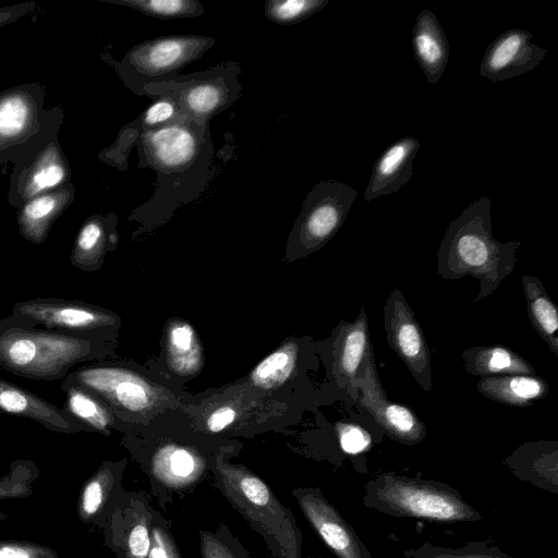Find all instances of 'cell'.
Instances as JSON below:
<instances>
[{"label":"cell","instance_id":"1","mask_svg":"<svg viewBox=\"0 0 558 558\" xmlns=\"http://www.w3.org/2000/svg\"><path fill=\"white\" fill-rule=\"evenodd\" d=\"M138 167L157 174L153 196L136 207L130 219L169 218L206 190L214 175L215 156L209 123L183 116L173 123L145 132L134 142Z\"/></svg>","mask_w":558,"mask_h":558},{"label":"cell","instance_id":"2","mask_svg":"<svg viewBox=\"0 0 558 558\" xmlns=\"http://www.w3.org/2000/svg\"><path fill=\"white\" fill-rule=\"evenodd\" d=\"M489 196L471 203L453 219L437 252L436 274L446 280L474 277L480 289L474 302L493 294L514 270L519 241L501 243L492 232Z\"/></svg>","mask_w":558,"mask_h":558},{"label":"cell","instance_id":"3","mask_svg":"<svg viewBox=\"0 0 558 558\" xmlns=\"http://www.w3.org/2000/svg\"><path fill=\"white\" fill-rule=\"evenodd\" d=\"M95 353L96 344L89 338L25 326L11 317L0 322V366L14 375L64 379L75 365Z\"/></svg>","mask_w":558,"mask_h":558},{"label":"cell","instance_id":"4","mask_svg":"<svg viewBox=\"0 0 558 558\" xmlns=\"http://www.w3.org/2000/svg\"><path fill=\"white\" fill-rule=\"evenodd\" d=\"M217 487L265 539L274 558H301L302 533L293 513L269 486L243 465L219 460Z\"/></svg>","mask_w":558,"mask_h":558},{"label":"cell","instance_id":"5","mask_svg":"<svg viewBox=\"0 0 558 558\" xmlns=\"http://www.w3.org/2000/svg\"><path fill=\"white\" fill-rule=\"evenodd\" d=\"M365 507L398 518L436 522H474L482 519L460 493L448 484L383 473L371 480L363 496Z\"/></svg>","mask_w":558,"mask_h":558},{"label":"cell","instance_id":"6","mask_svg":"<svg viewBox=\"0 0 558 558\" xmlns=\"http://www.w3.org/2000/svg\"><path fill=\"white\" fill-rule=\"evenodd\" d=\"M45 87L38 83L0 93V165H23L58 137L64 111L61 106L45 108Z\"/></svg>","mask_w":558,"mask_h":558},{"label":"cell","instance_id":"7","mask_svg":"<svg viewBox=\"0 0 558 558\" xmlns=\"http://www.w3.org/2000/svg\"><path fill=\"white\" fill-rule=\"evenodd\" d=\"M216 40L204 35L159 36L134 45L119 61L111 62L133 94L144 95L147 84L172 80L180 70L201 59Z\"/></svg>","mask_w":558,"mask_h":558},{"label":"cell","instance_id":"8","mask_svg":"<svg viewBox=\"0 0 558 558\" xmlns=\"http://www.w3.org/2000/svg\"><path fill=\"white\" fill-rule=\"evenodd\" d=\"M241 72L239 62L228 61L205 71L179 73L167 82L147 84L143 92L151 98L168 94L184 116L198 123H209L241 97Z\"/></svg>","mask_w":558,"mask_h":558},{"label":"cell","instance_id":"9","mask_svg":"<svg viewBox=\"0 0 558 558\" xmlns=\"http://www.w3.org/2000/svg\"><path fill=\"white\" fill-rule=\"evenodd\" d=\"M357 192L350 185L328 180L307 193L293 232L302 252H313L328 242L342 227Z\"/></svg>","mask_w":558,"mask_h":558},{"label":"cell","instance_id":"10","mask_svg":"<svg viewBox=\"0 0 558 558\" xmlns=\"http://www.w3.org/2000/svg\"><path fill=\"white\" fill-rule=\"evenodd\" d=\"M384 328L389 347L418 386L429 391L433 387L429 348L413 310L397 288L390 291L384 305Z\"/></svg>","mask_w":558,"mask_h":558},{"label":"cell","instance_id":"11","mask_svg":"<svg viewBox=\"0 0 558 558\" xmlns=\"http://www.w3.org/2000/svg\"><path fill=\"white\" fill-rule=\"evenodd\" d=\"M19 324L60 331L77 337L99 328L112 326L116 317L95 306L80 301L41 298L14 304L10 316Z\"/></svg>","mask_w":558,"mask_h":558},{"label":"cell","instance_id":"12","mask_svg":"<svg viewBox=\"0 0 558 558\" xmlns=\"http://www.w3.org/2000/svg\"><path fill=\"white\" fill-rule=\"evenodd\" d=\"M357 402L392 439L413 446L427 433L425 424L404 404L391 402L383 389L372 352L356 380Z\"/></svg>","mask_w":558,"mask_h":558},{"label":"cell","instance_id":"13","mask_svg":"<svg viewBox=\"0 0 558 558\" xmlns=\"http://www.w3.org/2000/svg\"><path fill=\"white\" fill-rule=\"evenodd\" d=\"M63 380L92 391L111 407L132 413L145 411L155 399V391L145 378L119 366H83L70 372Z\"/></svg>","mask_w":558,"mask_h":558},{"label":"cell","instance_id":"14","mask_svg":"<svg viewBox=\"0 0 558 558\" xmlns=\"http://www.w3.org/2000/svg\"><path fill=\"white\" fill-rule=\"evenodd\" d=\"M71 182V168L58 137L33 158L14 166L10 175L8 203L19 208L29 199Z\"/></svg>","mask_w":558,"mask_h":558},{"label":"cell","instance_id":"15","mask_svg":"<svg viewBox=\"0 0 558 558\" xmlns=\"http://www.w3.org/2000/svg\"><path fill=\"white\" fill-rule=\"evenodd\" d=\"M304 517L338 558H372L353 527L317 488L293 490Z\"/></svg>","mask_w":558,"mask_h":558},{"label":"cell","instance_id":"16","mask_svg":"<svg viewBox=\"0 0 558 558\" xmlns=\"http://www.w3.org/2000/svg\"><path fill=\"white\" fill-rule=\"evenodd\" d=\"M532 38L530 32L519 28L501 33L485 50L480 65L481 76L500 82L534 69L548 51L533 44Z\"/></svg>","mask_w":558,"mask_h":558},{"label":"cell","instance_id":"17","mask_svg":"<svg viewBox=\"0 0 558 558\" xmlns=\"http://www.w3.org/2000/svg\"><path fill=\"white\" fill-rule=\"evenodd\" d=\"M154 98L135 120L120 130L114 142L98 154L101 161L125 170L130 151L141 134L169 125L184 116L177 100L170 95L162 94Z\"/></svg>","mask_w":558,"mask_h":558},{"label":"cell","instance_id":"18","mask_svg":"<svg viewBox=\"0 0 558 558\" xmlns=\"http://www.w3.org/2000/svg\"><path fill=\"white\" fill-rule=\"evenodd\" d=\"M122 469L119 463L104 462L83 484L76 512L85 524L106 527L112 512L120 506Z\"/></svg>","mask_w":558,"mask_h":558},{"label":"cell","instance_id":"19","mask_svg":"<svg viewBox=\"0 0 558 558\" xmlns=\"http://www.w3.org/2000/svg\"><path fill=\"white\" fill-rule=\"evenodd\" d=\"M333 347L335 375L348 387L353 400H356V380L360 369L373 352L369 341L367 315L361 306L353 322L342 323Z\"/></svg>","mask_w":558,"mask_h":558},{"label":"cell","instance_id":"20","mask_svg":"<svg viewBox=\"0 0 558 558\" xmlns=\"http://www.w3.org/2000/svg\"><path fill=\"white\" fill-rule=\"evenodd\" d=\"M420 147L418 140L404 136L381 153L373 166L364 198L371 202L405 185L413 174L412 165Z\"/></svg>","mask_w":558,"mask_h":558},{"label":"cell","instance_id":"21","mask_svg":"<svg viewBox=\"0 0 558 558\" xmlns=\"http://www.w3.org/2000/svg\"><path fill=\"white\" fill-rule=\"evenodd\" d=\"M0 412L31 418L57 433L84 429L62 409L0 376Z\"/></svg>","mask_w":558,"mask_h":558},{"label":"cell","instance_id":"22","mask_svg":"<svg viewBox=\"0 0 558 558\" xmlns=\"http://www.w3.org/2000/svg\"><path fill=\"white\" fill-rule=\"evenodd\" d=\"M504 464L520 480L558 493V442L530 441L519 446Z\"/></svg>","mask_w":558,"mask_h":558},{"label":"cell","instance_id":"23","mask_svg":"<svg viewBox=\"0 0 558 558\" xmlns=\"http://www.w3.org/2000/svg\"><path fill=\"white\" fill-rule=\"evenodd\" d=\"M75 185L63 186L38 195L17 209L16 221L21 235L34 243L43 244L56 220L73 203Z\"/></svg>","mask_w":558,"mask_h":558},{"label":"cell","instance_id":"24","mask_svg":"<svg viewBox=\"0 0 558 558\" xmlns=\"http://www.w3.org/2000/svg\"><path fill=\"white\" fill-rule=\"evenodd\" d=\"M206 461L193 449L167 444L159 447L151 457L153 477L165 488H191L202 480Z\"/></svg>","mask_w":558,"mask_h":558},{"label":"cell","instance_id":"25","mask_svg":"<svg viewBox=\"0 0 558 558\" xmlns=\"http://www.w3.org/2000/svg\"><path fill=\"white\" fill-rule=\"evenodd\" d=\"M412 49L429 83L442 76L449 59V43L436 15L425 9L418 13L412 31Z\"/></svg>","mask_w":558,"mask_h":558},{"label":"cell","instance_id":"26","mask_svg":"<svg viewBox=\"0 0 558 558\" xmlns=\"http://www.w3.org/2000/svg\"><path fill=\"white\" fill-rule=\"evenodd\" d=\"M117 217L113 213L89 216L81 226L70 254L71 264L82 270H93L102 263L107 251L118 244Z\"/></svg>","mask_w":558,"mask_h":558},{"label":"cell","instance_id":"27","mask_svg":"<svg viewBox=\"0 0 558 558\" xmlns=\"http://www.w3.org/2000/svg\"><path fill=\"white\" fill-rule=\"evenodd\" d=\"M476 387L484 397L518 408H526L544 399L549 389L546 381L536 375L481 377Z\"/></svg>","mask_w":558,"mask_h":558},{"label":"cell","instance_id":"28","mask_svg":"<svg viewBox=\"0 0 558 558\" xmlns=\"http://www.w3.org/2000/svg\"><path fill=\"white\" fill-rule=\"evenodd\" d=\"M463 368L473 376L536 375L515 351L502 345H477L462 352Z\"/></svg>","mask_w":558,"mask_h":558},{"label":"cell","instance_id":"29","mask_svg":"<svg viewBox=\"0 0 558 558\" xmlns=\"http://www.w3.org/2000/svg\"><path fill=\"white\" fill-rule=\"evenodd\" d=\"M124 514L126 520L122 529L111 523L105 527L111 531V542L121 549L119 557L147 558L151 545L153 514L133 500Z\"/></svg>","mask_w":558,"mask_h":558},{"label":"cell","instance_id":"30","mask_svg":"<svg viewBox=\"0 0 558 558\" xmlns=\"http://www.w3.org/2000/svg\"><path fill=\"white\" fill-rule=\"evenodd\" d=\"M530 323L549 350L558 355V312L544 284L536 277L521 278Z\"/></svg>","mask_w":558,"mask_h":558},{"label":"cell","instance_id":"31","mask_svg":"<svg viewBox=\"0 0 558 558\" xmlns=\"http://www.w3.org/2000/svg\"><path fill=\"white\" fill-rule=\"evenodd\" d=\"M65 393L62 410L83 428L107 434L113 424V416L101 399L92 391L68 381H62Z\"/></svg>","mask_w":558,"mask_h":558},{"label":"cell","instance_id":"32","mask_svg":"<svg viewBox=\"0 0 558 558\" xmlns=\"http://www.w3.org/2000/svg\"><path fill=\"white\" fill-rule=\"evenodd\" d=\"M167 352L169 366L180 375H192L202 364L197 337L186 323H175L169 328Z\"/></svg>","mask_w":558,"mask_h":558},{"label":"cell","instance_id":"33","mask_svg":"<svg viewBox=\"0 0 558 558\" xmlns=\"http://www.w3.org/2000/svg\"><path fill=\"white\" fill-rule=\"evenodd\" d=\"M298 357V345L289 342L266 356L251 373L255 386L263 389L282 385L292 374Z\"/></svg>","mask_w":558,"mask_h":558},{"label":"cell","instance_id":"34","mask_svg":"<svg viewBox=\"0 0 558 558\" xmlns=\"http://www.w3.org/2000/svg\"><path fill=\"white\" fill-rule=\"evenodd\" d=\"M126 7L142 14L161 20L198 17L205 8L198 0H99Z\"/></svg>","mask_w":558,"mask_h":558},{"label":"cell","instance_id":"35","mask_svg":"<svg viewBox=\"0 0 558 558\" xmlns=\"http://www.w3.org/2000/svg\"><path fill=\"white\" fill-rule=\"evenodd\" d=\"M404 558H515L507 555L486 541L469 542L460 548H449L424 543L415 549H407Z\"/></svg>","mask_w":558,"mask_h":558},{"label":"cell","instance_id":"36","mask_svg":"<svg viewBox=\"0 0 558 558\" xmlns=\"http://www.w3.org/2000/svg\"><path fill=\"white\" fill-rule=\"evenodd\" d=\"M39 477V470L31 460H15L10 464V471L0 477V500L27 498L34 493V483ZM8 514L0 511V521Z\"/></svg>","mask_w":558,"mask_h":558},{"label":"cell","instance_id":"37","mask_svg":"<svg viewBox=\"0 0 558 558\" xmlns=\"http://www.w3.org/2000/svg\"><path fill=\"white\" fill-rule=\"evenodd\" d=\"M329 0H269L264 13L267 20L278 25L300 23L328 4Z\"/></svg>","mask_w":558,"mask_h":558},{"label":"cell","instance_id":"38","mask_svg":"<svg viewBox=\"0 0 558 558\" xmlns=\"http://www.w3.org/2000/svg\"><path fill=\"white\" fill-rule=\"evenodd\" d=\"M199 547L202 558H251L226 525L215 532L201 531Z\"/></svg>","mask_w":558,"mask_h":558},{"label":"cell","instance_id":"39","mask_svg":"<svg viewBox=\"0 0 558 558\" xmlns=\"http://www.w3.org/2000/svg\"><path fill=\"white\" fill-rule=\"evenodd\" d=\"M0 558H59V555L54 549L33 542L0 539Z\"/></svg>","mask_w":558,"mask_h":558},{"label":"cell","instance_id":"40","mask_svg":"<svg viewBox=\"0 0 558 558\" xmlns=\"http://www.w3.org/2000/svg\"><path fill=\"white\" fill-rule=\"evenodd\" d=\"M336 430L340 447L347 453L356 454L365 451L371 446L369 434L359 425L339 423Z\"/></svg>","mask_w":558,"mask_h":558},{"label":"cell","instance_id":"41","mask_svg":"<svg viewBox=\"0 0 558 558\" xmlns=\"http://www.w3.org/2000/svg\"><path fill=\"white\" fill-rule=\"evenodd\" d=\"M147 558H181L167 527L153 519L151 545Z\"/></svg>","mask_w":558,"mask_h":558},{"label":"cell","instance_id":"42","mask_svg":"<svg viewBox=\"0 0 558 558\" xmlns=\"http://www.w3.org/2000/svg\"><path fill=\"white\" fill-rule=\"evenodd\" d=\"M236 412L231 407H221L214 411L207 418V428L213 433H219L231 425L235 420Z\"/></svg>","mask_w":558,"mask_h":558},{"label":"cell","instance_id":"43","mask_svg":"<svg viewBox=\"0 0 558 558\" xmlns=\"http://www.w3.org/2000/svg\"><path fill=\"white\" fill-rule=\"evenodd\" d=\"M36 7L37 3L31 1L0 8V28L31 13Z\"/></svg>","mask_w":558,"mask_h":558},{"label":"cell","instance_id":"44","mask_svg":"<svg viewBox=\"0 0 558 558\" xmlns=\"http://www.w3.org/2000/svg\"><path fill=\"white\" fill-rule=\"evenodd\" d=\"M311 558H313V557H311Z\"/></svg>","mask_w":558,"mask_h":558},{"label":"cell","instance_id":"45","mask_svg":"<svg viewBox=\"0 0 558 558\" xmlns=\"http://www.w3.org/2000/svg\"><path fill=\"white\" fill-rule=\"evenodd\" d=\"M120 558V557H119Z\"/></svg>","mask_w":558,"mask_h":558}]
</instances>
